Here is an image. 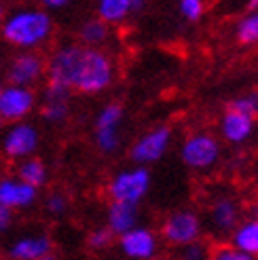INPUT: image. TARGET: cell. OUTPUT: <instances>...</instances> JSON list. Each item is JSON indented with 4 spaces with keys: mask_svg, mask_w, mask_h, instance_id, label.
Returning <instances> with one entry per match:
<instances>
[{
    "mask_svg": "<svg viewBox=\"0 0 258 260\" xmlns=\"http://www.w3.org/2000/svg\"><path fill=\"white\" fill-rule=\"evenodd\" d=\"M129 3H132V9H134V13H138V11H142V9H144L146 0H129Z\"/></svg>",
    "mask_w": 258,
    "mask_h": 260,
    "instance_id": "obj_31",
    "label": "cell"
},
{
    "mask_svg": "<svg viewBox=\"0 0 258 260\" xmlns=\"http://www.w3.org/2000/svg\"><path fill=\"white\" fill-rule=\"evenodd\" d=\"M205 256H208V248H205L199 239L182 245V258H186V260H203Z\"/></svg>",
    "mask_w": 258,
    "mask_h": 260,
    "instance_id": "obj_27",
    "label": "cell"
},
{
    "mask_svg": "<svg viewBox=\"0 0 258 260\" xmlns=\"http://www.w3.org/2000/svg\"><path fill=\"white\" fill-rule=\"evenodd\" d=\"M229 110H235L241 114H248L252 119L258 116V93H246V95H239L235 100L229 102Z\"/></svg>",
    "mask_w": 258,
    "mask_h": 260,
    "instance_id": "obj_23",
    "label": "cell"
},
{
    "mask_svg": "<svg viewBox=\"0 0 258 260\" xmlns=\"http://www.w3.org/2000/svg\"><path fill=\"white\" fill-rule=\"evenodd\" d=\"M235 36L241 45H256L258 43V9L250 11L246 17L239 19Z\"/></svg>",
    "mask_w": 258,
    "mask_h": 260,
    "instance_id": "obj_21",
    "label": "cell"
},
{
    "mask_svg": "<svg viewBox=\"0 0 258 260\" xmlns=\"http://www.w3.org/2000/svg\"><path fill=\"white\" fill-rule=\"evenodd\" d=\"M36 106L34 91L23 85H9L0 91V116L3 121H21Z\"/></svg>",
    "mask_w": 258,
    "mask_h": 260,
    "instance_id": "obj_8",
    "label": "cell"
},
{
    "mask_svg": "<svg viewBox=\"0 0 258 260\" xmlns=\"http://www.w3.org/2000/svg\"><path fill=\"white\" fill-rule=\"evenodd\" d=\"M248 9H250V11L258 9V0H248Z\"/></svg>",
    "mask_w": 258,
    "mask_h": 260,
    "instance_id": "obj_32",
    "label": "cell"
},
{
    "mask_svg": "<svg viewBox=\"0 0 258 260\" xmlns=\"http://www.w3.org/2000/svg\"><path fill=\"white\" fill-rule=\"evenodd\" d=\"M150 190V172L146 165H138L132 170H123L108 182L110 201H123L140 205Z\"/></svg>",
    "mask_w": 258,
    "mask_h": 260,
    "instance_id": "obj_3",
    "label": "cell"
},
{
    "mask_svg": "<svg viewBox=\"0 0 258 260\" xmlns=\"http://www.w3.org/2000/svg\"><path fill=\"white\" fill-rule=\"evenodd\" d=\"M138 220H140L138 205L123 203V201H110L108 212H106V222L114 235H123L125 231L138 226Z\"/></svg>",
    "mask_w": 258,
    "mask_h": 260,
    "instance_id": "obj_14",
    "label": "cell"
},
{
    "mask_svg": "<svg viewBox=\"0 0 258 260\" xmlns=\"http://www.w3.org/2000/svg\"><path fill=\"white\" fill-rule=\"evenodd\" d=\"M170 144H172V129L167 125L154 127L134 142L132 150H129V157L138 165L157 163L163 159V154L167 152Z\"/></svg>",
    "mask_w": 258,
    "mask_h": 260,
    "instance_id": "obj_5",
    "label": "cell"
},
{
    "mask_svg": "<svg viewBox=\"0 0 258 260\" xmlns=\"http://www.w3.org/2000/svg\"><path fill=\"white\" fill-rule=\"evenodd\" d=\"M17 178L23 180V182H28V184L34 186V188H41V186L47 184L49 172H47V167H45V163L41 159L25 157L17 167Z\"/></svg>",
    "mask_w": 258,
    "mask_h": 260,
    "instance_id": "obj_19",
    "label": "cell"
},
{
    "mask_svg": "<svg viewBox=\"0 0 258 260\" xmlns=\"http://www.w3.org/2000/svg\"><path fill=\"white\" fill-rule=\"evenodd\" d=\"M47 9H63L70 5V0H41Z\"/></svg>",
    "mask_w": 258,
    "mask_h": 260,
    "instance_id": "obj_30",
    "label": "cell"
},
{
    "mask_svg": "<svg viewBox=\"0 0 258 260\" xmlns=\"http://www.w3.org/2000/svg\"><path fill=\"white\" fill-rule=\"evenodd\" d=\"M180 159L190 170H210L220 159V142L212 134H190L180 148Z\"/></svg>",
    "mask_w": 258,
    "mask_h": 260,
    "instance_id": "obj_4",
    "label": "cell"
},
{
    "mask_svg": "<svg viewBox=\"0 0 258 260\" xmlns=\"http://www.w3.org/2000/svg\"><path fill=\"white\" fill-rule=\"evenodd\" d=\"M112 239H114V233H112L108 226H104V229H95V231L89 233L87 245H89L91 250L100 252V250H106L108 245L112 243Z\"/></svg>",
    "mask_w": 258,
    "mask_h": 260,
    "instance_id": "obj_24",
    "label": "cell"
},
{
    "mask_svg": "<svg viewBox=\"0 0 258 260\" xmlns=\"http://www.w3.org/2000/svg\"><path fill=\"white\" fill-rule=\"evenodd\" d=\"M11 222H13V210H11V207H7V205L0 203V235L9 231Z\"/></svg>",
    "mask_w": 258,
    "mask_h": 260,
    "instance_id": "obj_29",
    "label": "cell"
},
{
    "mask_svg": "<svg viewBox=\"0 0 258 260\" xmlns=\"http://www.w3.org/2000/svg\"><path fill=\"white\" fill-rule=\"evenodd\" d=\"M45 59L36 53H21L13 57L7 68V81L9 85H34L45 74Z\"/></svg>",
    "mask_w": 258,
    "mask_h": 260,
    "instance_id": "obj_11",
    "label": "cell"
},
{
    "mask_svg": "<svg viewBox=\"0 0 258 260\" xmlns=\"http://www.w3.org/2000/svg\"><path fill=\"white\" fill-rule=\"evenodd\" d=\"M254 127H256V119L227 108V112L220 119V136L229 144H243V142L252 138Z\"/></svg>",
    "mask_w": 258,
    "mask_h": 260,
    "instance_id": "obj_12",
    "label": "cell"
},
{
    "mask_svg": "<svg viewBox=\"0 0 258 260\" xmlns=\"http://www.w3.org/2000/svg\"><path fill=\"white\" fill-rule=\"evenodd\" d=\"M0 125H3V116H0Z\"/></svg>",
    "mask_w": 258,
    "mask_h": 260,
    "instance_id": "obj_35",
    "label": "cell"
},
{
    "mask_svg": "<svg viewBox=\"0 0 258 260\" xmlns=\"http://www.w3.org/2000/svg\"><path fill=\"white\" fill-rule=\"evenodd\" d=\"M235 248L248 252L250 256H258V216L248 218L246 222H237L233 229V237H231Z\"/></svg>",
    "mask_w": 258,
    "mask_h": 260,
    "instance_id": "obj_17",
    "label": "cell"
},
{
    "mask_svg": "<svg viewBox=\"0 0 258 260\" xmlns=\"http://www.w3.org/2000/svg\"><path fill=\"white\" fill-rule=\"evenodd\" d=\"M180 13L186 21H199L203 11H205V3L203 0H180Z\"/></svg>",
    "mask_w": 258,
    "mask_h": 260,
    "instance_id": "obj_25",
    "label": "cell"
},
{
    "mask_svg": "<svg viewBox=\"0 0 258 260\" xmlns=\"http://www.w3.org/2000/svg\"><path fill=\"white\" fill-rule=\"evenodd\" d=\"M161 233H163V239L170 245L182 248V245L197 241L201 237V220L190 210H178L165 218Z\"/></svg>",
    "mask_w": 258,
    "mask_h": 260,
    "instance_id": "obj_6",
    "label": "cell"
},
{
    "mask_svg": "<svg viewBox=\"0 0 258 260\" xmlns=\"http://www.w3.org/2000/svg\"><path fill=\"white\" fill-rule=\"evenodd\" d=\"M3 19H5V9H3V3H0V23H3Z\"/></svg>",
    "mask_w": 258,
    "mask_h": 260,
    "instance_id": "obj_33",
    "label": "cell"
},
{
    "mask_svg": "<svg viewBox=\"0 0 258 260\" xmlns=\"http://www.w3.org/2000/svg\"><path fill=\"white\" fill-rule=\"evenodd\" d=\"M47 210H49V214H53V216H61L63 212L68 210V199L63 197V194H59V192H53L47 199Z\"/></svg>",
    "mask_w": 258,
    "mask_h": 260,
    "instance_id": "obj_28",
    "label": "cell"
},
{
    "mask_svg": "<svg viewBox=\"0 0 258 260\" xmlns=\"http://www.w3.org/2000/svg\"><path fill=\"white\" fill-rule=\"evenodd\" d=\"M214 258H216V260H254V256H250L248 252H243V250L235 248L233 243H231V245H220V248H216Z\"/></svg>",
    "mask_w": 258,
    "mask_h": 260,
    "instance_id": "obj_26",
    "label": "cell"
},
{
    "mask_svg": "<svg viewBox=\"0 0 258 260\" xmlns=\"http://www.w3.org/2000/svg\"><path fill=\"white\" fill-rule=\"evenodd\" d=\"M38 148V129L28 123L13 125L3 138V150L9 159H25Z\"/></svg>",
    "mask_w": 258,
    "mask_h": 260,
    "instance_id": "obj_10",
    "label": "cell"
},
{
    "mask_svg": "<svg viewBox=\"0 0 258 260\" xmlns=\"http://www.w3.org/2000/svg\"><path fill=\"white\" fill-rule=\"evenodd\" d=\"M237 222H239V207L235 199L222 194V197L212 201V224L216 231L229 233L237 226Z\"/></svg>",
    "mask_w": 258,
    "mask_h": 260,
    "instance_id": "obj_16",
    "label": "cell"
},
{
    "mask_svg": "<svg viewBox=\"0 0 258 260\" xmlns=\"http://www.w3.org/2000/svg\"><path fill=\"white\" fill-rule=\"evenodd\" d=\"M53 252V243L47 235H32V237H21L15 245L11 248V258L15 260H43L51 258Z\"/></svg>",
    "mask_w": 258,
    "mask_h": 260,
    "instance_id": "obj_15",
    "label": "cell"
},
{
    "mask_svg": "<svg viewBox=\"0 0 258 260\" xmlns=\"http://www.w3.org/2000/svg\"><path fill=\"white\" fill-rule=\"evenodd\" d=\"M123 106L121 104H108L100 110L98 119H95V144L102 152H114L121 146V123H123Z\"/></svg>",
    "mask_w": 258,
    "mask_h": 260,
    "instance_id": "obj_7",
    "label": "cell"
},
{
    "mask_svg": "<svg viewBox=\"0 0 258 260\" xmlns=\"http://www.w3.org/2000/svg\"><path fill=\"white\" fill-rule=\"evenodd\" d=\"M3 87H5V85H3V81H0V91H3Z\"/></svg>",
    "mask_w": 258,
    "mask_h": 260,
    "instance_id": "obj_34",
    "label": "cell"
},
{
    "mask_svg": "<svg viewBox=\"0 0 258 260\" xmlns=\"http://www.w3.org/2000/svg\"><path fill=\"white\" fill-rule=\"evenodd\" d=\"M43 119L47 123H63L68 119V114H70V108H68V102H63V100H45L43 104Z\"/></svg>",
    "mask_w": 258,
    "mask_h": 260,
    "instance_id": "obj_22",
    "label": "cell"
},
{
    "mask_svg": "<svg viewBox=\"0 0 258 260\" xmlns=\"http://www.w3.org/2000/svg\"><path fill=\"white\" fill-rule=\"evenodd\" d=\"M36 190L28 182L19 178H7L0 180V203L11 207V210H21V207H30L36 201Z\"/></svg>",
    "mask_w": 258,
    "mask_h": 260,
    "instance_id": "obj_13",
    "label": "cell"
},
{
    "mask_svg": "<svg viewBox=\"0 0 258 260\" xmlns=\"http://www.w3.org/2000/svg\"><path fill=\"white\" fill-rule=\"evenodd\" d=\"M129 15H134L129 0H98V17L108 25L123 23Z\"/></svg>",
    "mask_w": 258,
    "mask_h": 260,
    "instance_id": "obj_18",
    "label": "cell"
},
{
    "mask_svg": "<svg viewBox=\"0 0 258 260\" xmlns=\"http://www.w3.org/2000/svg\"><path fill=\"white\" fill-rule=\"evenodd\" d=\"M47 74L51 83H59L76 93L95 95L112 85L114 61L100 47L68 45L53 53Z\"/></svg>",
    "mask_w": 258,
    "mask_h": 260,
    "instance_id": "obj_1",
    "label": "cell"
},
{
    "mask_svg": "<svg viewBox=\"0 0 258 260\" xmlns=\"http://www.w3.org/2000/svg\"><path fill=\"white\" fill-rule=\"evenodd\" d=\"M110 36V25L106 21H102L100 17L98 19H89L81 25L79 30V38L83 45H89V47H100L108 41Z\"/></svg>",
    "mask_w": 258,
    "mask_h": 260,
    "instance_id": "obj_20",
    "label": "cell"
},
{
    "mask_svg": "<svg viewBox=\"0 0 258 260\" xmlns=\"http://www.w3.org/2000/svg\"><path fill=\"white\" fill-rule=\"evenodd\" d=\"M0 32H3L5 41L13 47L34 49L38 45H43L51 36V32H53V19L45 11L25 9L3 19Z\"/></svg>",
    "mask_w": 258,
    "mask_h": 260,
    "instance_id": "obj_2",
    "label": "cell"
},
{
    "mask_svg": "<svg viewBox=\"0 0 258 260\" xmlns=\"http://www.w3.org/2000/svg\"><path fill=\"white\" fill-rule=\"evenodd\" d=\"M119 245L121 252L132 260H150L159 250L157 235L144 226H134L125 231L123 235H119Z\"/></svg>",
    "mask_w": 258,
    "mask_h": 260,
    "instance_id": "obj_9",
    "label": "cell"
}]
</instances>
